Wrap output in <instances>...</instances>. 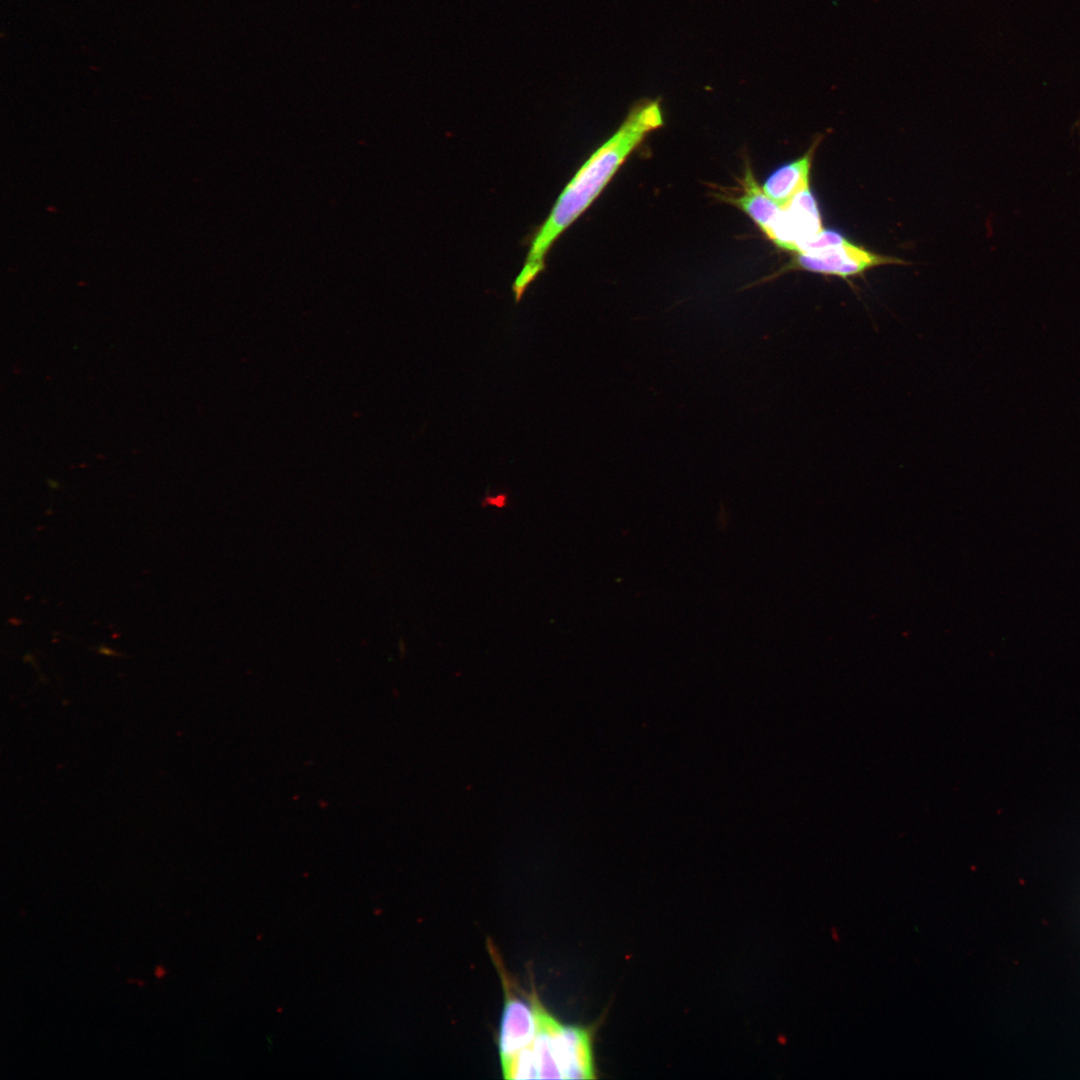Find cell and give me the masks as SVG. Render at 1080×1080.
<instances>
[{"label": "cell", "mask_w": 1080, "mask_h": 1080, "mask_svg": "<svg viewBox=\"0 0 1080 1080\" xmlns=\"http://www.w3.org/2000/svg\"><path fill=\"white\" fill-rule=\"evenodd\" d=\"M561 1062L564 1079L595 1078L593 1040L590 1029L577 1025H561Z\"/></svg>", "instance_id": "5"}, {"label": "cell", "mask_w": 1080, "mask_h": 1080, "mask_svg": "<svg viewBox=\"0 0 1080 1080\" xmlns=\"http://www.w3.org/2000/svg\"><path fill=\"white\" fill-rule=\"evenodd\" d=\"M822 230L817 202L807 189L782 209L765 235L779 248L798 253Z\"/></svg>", "instance_id": "3"}, {"label": "cell", "mask_w": 1080, "mask_h": 1080, "mask_svg": "<svg viewBox=\"0 0 1080 1080\" xmlns=\"http://www.w3.org/2000/svg\"><path fill=\"white\" fill-rule=\"evenodd\" d=\"M814 144L800 158L772 172L763 184L764 193L784 209L803 191L809 189V173L814 154Z\"/></svg>", "instance_id": "6"}, {"label": "cell", "mask_w": 1080, "mask_h": 1080, "mask_svg": "<svg viewBox=\"0 0 1080 1080\" xmlns=\"http://www.w3.org/2000/svg\"><path fill=\"white\" fill-rule=\"evenodd\" d=\"M483 504L493 505V506H496L498 508H503L506 505V497H505V495H499L496 499H491V498L487 497L483 501Z\"/></svg>", "instance_id": "8"}, {"label": "cell", "mask_w": 1080, "mask_h": 1080, "mask_svg": "<svg viewBox=\"0 0 1080 1080\" xmlns=\"http://www.w3.org/2000/svg\"><path fill=\"white\" fill-rule=\"evenodd\" d=\"M663 125L660 99L644 98L631 107L618 129L580 166L534 233L523 266L512 283L515 304L546 268L558 238L597 199L628 156Z\"/></svg>", "instance_id": "1"}, {"label": "cell", "mask_w": 1080, "mask_h": 1080, "mask_svg": "<svg viewBox=\"0 0 1080 1080\" xmlns=\"http://www.w3.org/2000/svg\"><path fill=\"white\" fill-rule=\"evenodd\" d=\"M903 263L901 259L873 253L845 239L836 245L797 253L787 265L762 281L773 280L792 270H804L848 280L862 276L877 266Z\"/></svg>", "instance_id": "2"}, {"label": "cell", "mask_w": 1080, "mask_h": 1080, "mask_svg": "<svg viewBox=\"0 0 1080 1080\" xmlns=\"http://www.w3.org/2000/svg\"><path fill=\"white\" fill-rule=\"evenodd\" d=\"M498 968L505 990V1004L498 1037L501 1067H504L533 1042L537 1031V1021L530 999V1005H528L517 997L513 990L511 991L504 969H500L499 965Z\"/></svg>", "instance_id": "4"}, {"label": "cell", "mask_w": 1080, "mask_h": 1080, "mask_svg": "<svg viewBox=\"0 0 1080 1080\" xmlns=\"http://www.w3.org/2000/svg\"><path fill=\"white\" fill-rule=\"evenodd\" d=\"M741 186L742 193L737 197L727 198V200L746 213L766 234L779 217L782 208L764 193L757 183L750 166L745 169Z\"/></svg>", "instance_id": "7"}]
</instances>
